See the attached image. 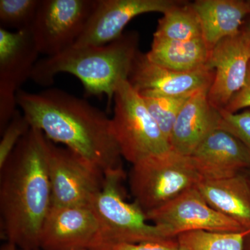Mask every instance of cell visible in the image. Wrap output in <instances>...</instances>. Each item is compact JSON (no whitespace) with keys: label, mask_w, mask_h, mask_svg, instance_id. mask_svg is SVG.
Returning a JSON list of instances; mask_svg holds the SVG:
<instances>
[{"label":"cell","mask_w":250,"mask_h":250,"mask_svg":"<svg viewBox=\"0 0 250 250\" xmlns=\"http://www.w3.org/2000/svg\"><path fill=\"white\" fill-rule=\"evenodd\" d=\"M103 188L90 204L98 218L99 234L92 250H111L123 243L167 242L170 238L165 231L147 223L146 213L136 202L129 203L125 198L123 167L104 174Z\"/></svg>","instance_id":"cell-4"},{"label":"cell","mask_w":250,"mask_h":250,"mask_svg":"<svg viewBox=\"0 0 250 250\" xmlns=\"http://www.w3.org/2000/svg\"><path fill=\"white\" fill-rule=\"evenodd\" d=\"M250 230L241 232L192 231L177 236L179 246L187 250H243Z\"/></svg>","instance_id":"cell-21"},{"label":"cell","mask_w":250,"mask_h":250,"mask_svg":"<svg viewBox=\"0 0 250 250\" xmlns=\"http://www.w3.org/2000/svg\"><path fill=\"white\" fill-rule=\"evenodd\" d=\"M215 71L208 65L192 72H177L153 63L138 52L128 82L141 97H178L210 88Z\"/></svg>","instance_id":"cell-13"},{"label":"cell","mask_w":250,"mask_h":250,"mask_svg":"<svg viewBox=\"0 0 250 250\" xmlns=\"http://www.w3.org/2000/svg\"><path fill=\"white\" fill-rule=\"evenodd\" d=\"M220 127L231 133L250 151V110L240 113H231L220 110Z\"/></svg>","instance_id":"cell-25"},{"label":"cell","mask_w":250,"mask_h":250,"mask_svg":"<svg viewBox=\"0 0 250 250\" xmlns=\"http://www.w3.org/2000/svg\"><path fill=\"white\" fill-rule=\"evenodd\" d=\"M210 51L204 39L181 41L154 38L150 50L146 55L159 66L187 72L207 66Z\"/></svg>","instance_id":"cell-19"},{"label":"cell","mask_w":250,"mask_h":250,"mask_svg":"<svg viewBox=\"0 0 250 250\" xmlns=\"http://www.w3.org/2000/svg\"><path fill=\"white\" fill-rule=\"evenodd\" d=\"M147 221L159 227L170 238L188 231L241 232L240 224L213 209L196 187L190 189L157 209L146 213Z\"/></svg>","instance_id":"cell-10"},{"label":"cell","mask_w":250,"mask_h":250,"mask_svg":"<svg viewBox=\"0 0 250 250\" xmlns=\"http://www.w3.org/2000/svg\"><path fill=\"white\" fill-rule=\"evenodd\" d=\"M197 190L210 207L250 230V180L241 173L229 178L202 180Z\"/></svg>","instance_id":"cell-17"},{"label":"cell","mask_w":250,"mask_h":250,"mask_svg":"<svg viewBox=\"0 0 250 250\" xmlns=\"http://www.w3.org/2000/svg\"><path fill=\"white\" fill-rule=\"evenodd\" d=\"M208 90L195 92L181 110L169 139L175 152L190 156L211 131L220 127L221 114L209 103Z\"/></svg>","instance_id":"cell-16"},{"label":"cell","mask_w":250,"mask_h":250,"mask_svg":"<svg viewBox=\"0 0 250 250\" xmlns=\"http://www.w3.org/2000/svg\"><path fill=\"white\" fill-rule=\"evenodd\" d=\"M31 125L22 112L16 111L12 119L1 133L0 141V168L4 166L11 153L31 129Z\"/></svg>","instance_id":"cell-24"},{"label":"cell","mask_w":250,"mask_h":250,"mask_svg":"<svg viewBox=\"0 0 250 250\" xmlns=\"http://www.w3.org/2000/svg\"><path fill=\"white\" fill-rule=\"evenodd\" d=\"M90 206L52 207L40 237L42 250H92L99 234Z\"/></svg>","instance_id":"cell-14"},{"label":"cell","mask_w":250,"mask_h":250,"mask_svg":"<svg viewBox=\"0 0 250 250\" xmlns=\"http://www.w3.org/2000/svg\"><path fill=\"white\" fill-rule=\"evenodd\" d=\"M249 178H250V174H249Z\"/></svg>","instance_id":"cell-33"},{"label":"cell","mask_w":250,"mask_h":250,"mask_svg":"<svg viewBox=\"0 0 250 250\" xmlns=\"http://www.w3.org/2000/svg\"><path fill=\"white\" fill-rule=\"evenodd\" d=\"M139 39L137 32L129 31L106 45L73 46L57 55L39 59L31 80L48 87L59 73L71 74L82 82L85 94L106 95L110 106L119 83L129 78L139 52Z\"/></svg>","instance_id":"cell-3"},{"label":"cell","mask_w":250,"mask_h":250,"mask_svg":"<svg viewBox=\"0 0 250 250\" xmlns=\"http://www.w3.org/2000/svg\"><path fill=\"white\" fill-rule=\"evenodd\" d=\"M97 0H41L31 28L40 54L52 57L75 45Z\"/></svg>","instance_id":"cell-8"},{"label":"cell","mask_w":250,"mask_h":250,"mask_svg":"<svg viewBox=\"0 0 250 250\" xmlns=\"http://www.w3.org/2000/svg\"><path fill=\"white\" fill-rule=\"evenodd\" d=\"M112 129L122 157L132 165L171 149L144 100L128 80L121 82L113 97Z\"/></svg>","instance_id":"cell-6"},{"label":"cell","mask_w":250,"mask_h":250,"mask_svg":"<svg viewBox=\"0 0 250 250\" xmlns=\"http://www.w3.org/2000/svg\"><path fill=\"white\" fill-rule=\"evenodd\" d=\"M201 181L190 156L172 149L134 164L129 176L134 202L145 213L160 208Z\"/></svg>","instance_id":"cell-5"},{"label":"cell","mask_w":250,"mask_h":250,"mask_svg":"<svg viewBox=\"0 0 250 250\" xmlns=\"http://www.w3.org/2000/svg\"><path fill=\"white\" fill-rule=\"evenodd\" d=\"M250 63V35L241 30L217 44L210 51L208 64L215 71L214 80L208 92L213 107L225 109L246 83Z\"/></svg>","instance_id":"cell-12"},{"label":"cell","mask_w":250,"mask_h":250,"mask_svg":"<svg viewBox=\"0 0 250 250\" xmlns=\"http://www.w3.org/2000/svg\"><path fill=\"white\" fill-rule=\"evenodd\" d=\"M243 250H250V233L247 236L246 240H245Z\"/></svg>","instance_id":"cell-29"},{"label":"cell","mask_w":250,"mask_h":250,"mask_svg":"<svg viewBox=\"0 0 250 250\" xmlns=\"http://www.w3.org/2000/svg\"><path fill=\"white\" fill-rule=\"evenodd\" d=\"M183 2L175 0H97L84 30L74 46L106 45L121 37L126 24L136 16L150 12L165 14Z\"/></svg>","instance_id":"cell-11"},{"label":"cell","mask_w":250,"mask_h":250,"mask_svg":"<svg viewBox=\"0 0 250 250\" xmlns=\"http://www.w3.org/2000/svg\"><path fill=\"white\" fill-rule=\"evenodd\" d=\"M154 38L181 41L203 39L200 19L192 4L183 2L164 14Z\"/></svg>","instance_id":"cell-20"},{"label":"cell","mask_w":250,"mask_h":250,"mask_svg":"<svg viewBox=\"0 0 250 250\" xmlns=\"http://www.w3.org/2000/svg\"><path fill=\"white\" fill-rule=\"evenodd\" d=\"M179 247L177 238L167 242H144V243H123L117 245L111 250H177Z\"/></svg>","instance_id":"cell-26"},{"label":"cell","mask_w":250,"mask_h":250,"mask_svg":"<svg viewBox=\"0 0 250 250\" xmlns=\"http://www.w3.org/2000/svg\"><path fill=\"white\" fill-rule=\"evenodd\" d=\"M246 31H248V33H249V34L250 35V23L249 24V25L248 26V28H247Z\"/></svg>","instance_id":"cell-31"},{"label":"cell","mask_w":250,"mask_h":250,"mask_svg":"<svg viewBox=\"0 0 250 250\" xmlns=\"http://www.w3.org/2000/svg\"><path fill=\"white\" fill-rule=\"evenodd\" d=\"M191 4L200 19L204 40L210 50L225 38L238 34L243 20L250 14L248 1L197 0Z\"/></svg>","instance_id":"cell-18"},{"label":"cell","mask_w":250,"mask_h":250,"mask_svg":"<svg viewBox=\"0 0 250 250\" xmlns=\"http://www.w3.org/2000/svg\"><path fill=\"white\" fill-rule=\"evenodd\" d=\"M41 0H0V27L31 29Z\"/></svg>","instance_id":"cell-22"},{"label":"cell","mask_w":250,"mask_h":250,"mask_svg":"<svg viewBox=\"0 0 250 250\" xmlns=\"http://www.w3.org/2000/svg\"><path fill=\"white\" fill-rule=\"evenodd\" d=\"M246 108H250V63L244 86L234 95L224 110L229 113H236L237 111Z\"/></svg>","instance_id":"cell-27"},{"label":"cell","mask_w":250,"mask_h":250,"mask_svg":"<svg viewBox=\"0 0 250 250\" xmlns=\"http://www.w3.org/2000/svg\"><path fill=\"white\" fill-rule=\"evenodd\" d=\"M177 250H187L185 248H184V247L179 246L178 249H177Z\"/></svg>","instance_id":"cell-30"},{"label":"cell","mask_w":250,"mask_h":250,"mask_svg":"<svg viewBox=\"0 0 250 250\" xmlns=\"http://www.w3.org/2000/svg\"><path fill=\"white\" fill-rule=\"evenodd\" d=\"M202 180L234 177L250 169V151L226 130H213L190 156Z\"/></svg>","instance_id":"cell-15"},{"label":"cell","mask_w":250,"mask_h":250,"mask_svg":"<svg viewBox=\"0 0 250 250\" xmlns=\"http://www.w3.org/2000/svg\"><path fill=\"white\" fill-rule=\"evenodd\" d=\"M43 133L31 127L0 168V213L8 242L39 250L42 225L52 208Z\"/></svg>","instance_id":"cell-2"},{"label":"cell","mask_w":250,"mask_h":250,"mask_svg":"<svg viewBox=\"0 0 250 250\" xmlns=\"http://www.w3.org/2000/svg\"><path fill=\"white\" fill-rule=\"evenodd\" d=\"M248 2H249V4L250 5V1H248Z\"/></svg>","instance_id":"cell-32"},{"label":"cell","mask_w":250,"mask_h":250,"mask_svg":"<svg viewBox=\"0 0 250 250\" xmlns=\"http://www.w3.org/2000/svg\"><path fill=\"white\" fill-rule=\"evenodd\" d=\"M18 106L31 127L41 130L104 173L123 167L111 118L86 100L58 88L40 93L20 90Z\"/></svg>","instance_id":"cell-1"},{"label":"cell","mask_w":250,"mask_h":250,"mask_svg":"<svg viewBox=\"0 0 250 250\" xmlns=\"http://www.w3.org/2000/svg\"><path fill=\"white\" fill-rule=\"evenodd\" d=\"M0 250H18V247L14 244V243L7 241L1 246Z\"/></svg>","instance_id":"cell-28"},{"label":"cell","mask_w":250,"mask_h":250,"mask_svg":"<svg viewBox=\"0 0 250 250\" xmlns=\"http://www.w3.org/2000/svg\"><path fill=\"white\" fill-rule=\"evenodd\" d=\"M39 54L31 29L0 27V133L18 110V92L31 79Z\"/></svg>","instance_id":"cell-9"},{"label":"cell","mask_w":250,"mask_h":250,"mask_svg":"<svg viewBox=\"0 0 250 250\" xmlns=\"http://www.w3.org/2000/svg\"><path fill=\"white\" fill-rule=\"evenodd\" d=\"M194 93L178 97H142L167 141L181 110Z\"/></svg>","instance_id":"cell-23"},{"label":"cell","mask_w":250,"mask_h":250,"mask_svg":"<svg viewBox=\"0 0 250 250\" xmlns=\"http://www.w3.org/2000/svg\"><path fill=\"white\" fill-rule=\"evenodd\" d=\"M52 207L90 206L103 188L104 173L65 147L46 140Z\"/></svg>","instance_id":"cell-7"}]
</instances>
